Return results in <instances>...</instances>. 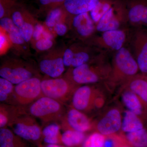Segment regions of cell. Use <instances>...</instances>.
Here are the masks:
<instances>
[{"instance_id": "36", "label": "cell", "mask_w": 147, "mask_h": 147, "mask_svg": "<svg viewBox=\"0 0 147 147\" xmlns=\"http://www.w3.org/2000/svg\"><path fill=\"white\" fill-rule=\"evenodd\" d=\"M54 28L55 32L59 36L65 35L67 32L68 30L66 25L61 22L56 24Z\"/></svg>"}, {"instance_id": "38", "label": "cell", "mask_w": 147, "mask_h": 147, "mask_svg": "<svg viewBox=\"0 0 147 147\" xmlns=\"http://www.w3.org/2000/svg\"><path fill=\"white\" fill-rule=\"evenodd\" d=\"M6 38L5 35L1 33V36H0V48L1 49L4 46L5 42H6Z\"/></svg>"}, {"instance_id": "2", "label": "cell", "mask_w": 147, "mask_h": 147, "mask_svg": "<svg viewBox=\"0 0 147 147\" xmlns=\"http://www.w3.org/2000/svg\"><path fill=\"white\" fill-rule=\"evenodd\" d=\"M139 66L133 54L125 47L116 52L113 59V67L108 78L113 83L126 82L137 75Z\"/></svg>"}, {"instance_id": "37", "label": "cell", "mask_w": 147, "mask_h": 147, "mask_svg": "<svg viewBox=\"0 0 147 147\" xmlns=\"http://www.w3.org/2000/svg\"><path fill=\"white\" fill-rule=\"evenodd\" d=\"M8 122V118L5 113H4L2 110L1 109L0 113V127L3 128Z\"/></svg>"}, {"instance_id": "33", "label": "cell", "mask_w": 147, "mask_h": 147, "mask_svg": "<svg viewBox=\"0 0 147 147\" xmlns=\"http://www.w3.org/2000/svg\"><path fill=\"white\" fill-rule=\"evenodd\" d=\"M53 45V40L42 38L36 42L35 47L39 51H44L49 50Z\"/></svg>"}, {"instance_id": "10", "label": "cell", "mask_w": 147, "mask_h": 147, "mask_svg": "<svg viewBox=\"0 0 147 147\" xmlns=\"http://www.w3.org/2000/svg\"><path fill=\"white\" fill-rule=\"evenodd\" d=\"M0 76L12 84L17 85L33 77V73L31 69L26 65L5 63L1 67Z\"/></svg>"}, {"instance_id": "15", "label": "cell", "mask_w": 147, "mask_h": 147, "mask_svg": "<svg viewBox=\"0 0 147 147\" xmlns=\"http://www.w3.org/2000/svg\"><path fill=\"white\" fill-rule=\"evenodd\" d=\"M94 89L89 86H82L74 92L72 103L74 108L80 111L90 109L94 102Z\"/></svg>"}, {"instance_id": "30", "label": "cell", "mask_w": 147, "mask_h": 147, "mask_svg": "<svg viewBox=\"0 0 147 147\" xmlns=\"http://www.w3.org/2000/svg\"><path fill=\"white\" fill-rule=\"evenodd\" d=\"M32 22H33V21L31 15L30 18L25 22L23 26L19 29L21 34L26 42H30L32 38L34 25Z\"/></svg>"}, {"instance_id": "8", "label": "cell", "mask_w": 147, "mask_h": 147, "mask_svg": "<svg viewBox=\"0 0 147 147\" xmlns=\"http://www.w3.org/2000/svg\"><path fill=\"white\" fill-rule=\"evenodd\" d=\"M41 83L38 78L33 77L16 85L13 92L17 102L26 105L43 96Z\"/></svg>"}, {"instance_id": "41", "label": "cell", "mask_w": 147, "mask_h": 147, "mask_svg": "<svg viewBox=\"0 0 147 147\" xmlns=\"http://www.w3.org/2000/svg\"><path fill=\"white\" fill-rule=\"evenodd\" d=\"M47 147H63L60 146L55 144H49L47 146Z\"/></svg>"}, {"instance_id": "34", "label": "cell", "mask_w": 147, "mask_h": 147, "mask_svg": "<svg viewBox=\"0 0 147 147\" xmlns=\"http://www.w3.org/2000/svg\"><path fill=\"white\" fill-rule=\"evenodd\" d=\"M65 0H39L40 5L49 11L58 7L63 5Z\"/></svg>"}, {"instance_id": "22", "label": "cell", "mask_w": 147, "mask_h": 147, "mask_svg": "<svg viewBox=\"0 0 147 147\" xmlns=\"http://www.w3.org/2000/svg\"><path fill=\"white\" fill-rule=\"evenodd\" d=\"M139 98L133 92L128 90L122 95V100L129 110L138 116L143 113V109Z\"/></svg>"}, {"instance_id": "17", "label": "cell", "mask_w": 147, "mask_h": 147, "mask_svg": "<svg viewBox=\"0 0 147 147\" xmlns=\"http://www.w3.org/2000/svg\"><path fill=\"white\" fill-rule=\"evenodd\" d=\"M101 0H65L63 6L69 14L73 16L90 12Z\"/></svg>"}, {"instance_id": "12", "label": "cell", "mask_w": 147, "mask_h": 147, "mask_svg": "<svg viewBox=\"0 0 147 147\" xmlns=\"http://www.w3.org/2000/svg\"><path fill=\"white\" fill-rule=\"evenodd\" d=\"M71 22L73 29L82 39H90L96 31V25L92 19L89 12L73 16Z\"/></svg>"}, {"instance_id": "9", "label": "cell", "mask_w": 147, "mask_h": 147, "mask_svg": "<svg viewBox=\"0 0 147 147\" xmlns=\"http://www.w3.org/2000/svg\"><path fill=\"white\" fill-rule=\"evenodd\" d=\"M134 56L139 70L143 74H147V33L142 30L134 32L131 41Z\"/></svg>"}, {"instance_id": "4", "label": "cell", "mask_w": 147, "mask_h": 147, "mask_svg": "<svg viewBox=\"0 0 147 147\" xmlns=\"http://www.w3.org/2000/svg\"><path fill=\"white\" fill-rule=\"evenodd\" d=\"M76 84L69 77L45 79L41 81L42 94L59 102H64L71 94Z\"/></svg>"}, {"instance_id": "16", "label": "cell", "mask_w": 147, "mask_h": 147, "mask_svg": "<svg viewBox=\"0 0 147 147\" xmlns=\"http://www.w3.org/2000/svg\"><path fill=\"white\" fill-rule=\"evenodd\" d=\"M63 56L48 57L40 61L39 68L43 73L52 78L60 76L65 69Z\"/></svg>"}, {"instance_id": "13", "label": "cell", "mask_w": 147, "mask_h": 147, "mask_svg": "<svg viewBox=\"0 0 147 147\" xmlns=\"http://www.w3.org/2000/svg\"><path fill=\"white\" fill-rule=\"evenodd\" d=\"M121 116L117 109L108 111L98 123L97 128L99 133L103 135L113 134L121 128Z\"/></svg>"}, {"instance_id": "11", "label": "cell", "mask_w": 147, "mask_h": 147, "mask_svg": "<svg viewBox=\"0 0 147 147\" xmlns=\"http://www.w3.org/2000/svg\"><path fill=\"white\" fill-rule=\"evenodd\" d=\"M128 22L135 26H147V0L126 1Z\"/></svg>"}, {"instance_id": "1", "label": "cell", "mask_w": 147, "mask_h": 147, "mask_svg": "<svg viewBox=\"0 0 147 147\" xmlns=\"http://www.w3.org/2000/svg\"><path fill=\"white\" fill-rule=\"evenodd\" d=\"M106 56L102 52L89 62L74 68L70 78L77 84H95L108 79L112 67L106 61Z\"/></svg>"}, {"instance_id": "19", "label": "cell", "mask_w": 147, "mask_h": 147, "mask_svg": "<svg viewBox=\"0 0 147 147\" xmlns=\"http://www.w3.org/2000/svg\"><path fill=\"white\" fill-rule=\"evenodd\" d=\"M1 28L8 33L10 41L16 45H22L25 40L19 28L13 23L10 16H5L0 20Z\"/></svg>"}, {"instance_id": "5", "label": "cell", "mask_w": 147, "mask_h": 147, "mask_svg": "<svg viewBox=\"0 0 147 147\" xmlns=\"http://www.w3.org/2000/svg\"><path fill=\"white\" fill-rule=\"evenodd\" d=\"M96 47L76 44L65 50L63 61L65 67H75L86 63L103 51Z\"/></svg>"}, {"instance_id": "32", "label": "cell", "mask_w": 147, "mask_h": 147, "mask_svg": "<svg viewBox=\"0 0 147 147\" xmlns=\"http://www.w3.org/2000/svg\"><path fill=\"white\" fill-rule=\"evenodd\" d=\"M59 127L56 124H52L47 125L43 129L42 134L45 138H56L57 137Z\"/></svg>"}, {"instance_id": "20", "label": "cell", "mask_w": 147, "mask_h": 147, "mask_svg": "<svg viewBox=\"0 0 147 147\" xmlns=\"http://www.w3.org/2000/svg\"><path fill=\"white\" fill-rule=\"evenodd\" d=\"M129 89L147 103V76L135 75L125 82Z\"/></svg>"}, {"instance_id": "18", "label": "cell", "mask_w": 147, "mask_h": 147, "mask_svg": "<svg viewBox=\"0 0 147 147\" xmlns=\"http://www.w3.org/2000/svg\"><path fill=\"white\" fill-rule=\"evenodd\" d=\"M67 122L73 130L84 132L90 128V121L81 111L74 108L69 111L67 115Z\"/></svg>"}, {"instance_id": "27", "label": "cell", "mask_w": 147, "mask_h": 147, "mask_svg": "<svg viewBox=\"0 0 147 147\" xmlns=\"http://www.w3.org/2000/svg\"><path fill=\"white\" fill-rule=\"evenodd\" d=\"M0 145L1 147H16L14 135L8 129H0Z\"/></svg>"}, {"instance_id": "28", "label": "cell", "mask_w": 147, "mask_h": 147, "mask_svg": "<svg viewBox=\"0 0 147 147\" xmlns=\"http://www.w3.org/2000/svg\"><path fill=\"white\" fill-rule=\"evenodd\" d=\"M105 142L104 135L100 133H94L86 139L83 147H104Z\"/></svg>"}, {"instance_id": "14", "label": "cell", "mask_w": 147, "mask_h": 147, "mask_svg": "<svg viewBox=\"0 0 147 147\" xmlns=\"http://www.w3.org/2000/svg\"><path fill=\"white\" fill-rule=\"evenodd\" d=\"M12 125L14 133L23 139L37 140L40 137V128L31 119H19L15 121Z\"/></svg>"}, {"instance_id": "7", "label": "cell", "mask_w": 147, "mask_h": 147, "mask_svg": "<svg viewBox=\"0 0 147 147\" xmlns=\"http://www.w3.org/2000/svg\"><path fill=\"white\" fill-rule=\"evenodd\" d=\"M127 38V33L122 29L112 30L102 32L98 36L89 39L91 45L101 50L117 52L124 47Z\"/></svg>"}, {"instance_id": "40", "label": "cell", "mask_w": 147, "mask_h": 147, "mask_svg": "<svg viewBox=\"0 0 147 147\" xmlns=\"http://www.w3.org/2000/svg\"><path fill=\"white\" fill-rule=\"evenodd\" d=\"M113 143L110 141H105L104 143V147H113Z\"/></svg>"}, {"instance_id": "21", "label": "cell", "mask_w": 147, "mask_h": 147, "mask_svg": "<svg viewBox=\"0 0 147 147\" xmlns=\"http://www.w3.org/2000/svg\"><path fill=\"white\" fill-rule=\"evenodd\" d=\"M144 128V125L139 116L129 110L125 112L122 123L123 131L129 133Z\"/></svg>"}, {"instance_id": "3", "label": "cell", "mask_w": 147, "mask_h": 147, "mask_svg": "<svg viewBox=\"0 0 147 147\" xmlns=\"http://www.w3.org/2000/svg\"><path fill=\"white\" fill-rule=\"evenodd\" d=\"M127 22L126 2L117 0L96 24V31L103 32L120 29L122 26Z\"/></svg>"}, {"instance_id": "6", "label": "cell", "mask_w": 147, "mask_h": 147, "mask_svg": "<svg viewBox=\"0 0 147 147\" xmlns=\"http://www.w3.org/2000/svg\"><path fill=\"white\" fill-rule=\"evenodd\" d=\"M29 110L32 115L48 122L59 117L62 113L63 107L61 102L43 96L32 104Z\"/></svg>"}, {"instance_id": "31", "label": "cell", "mask_w": 147, "mask_h": 147, "mask_svg": "<svg viewBox=\"0 0 147 147\" xmlns=\"http://www.w3.org/2000/svg\"><path fill=\"white\" fill-rule=\"evenodd\" d=\"M15 3V0H0V19L10 13Z\"/></svg>"}, {"instance_id": "23", "label": "cell", "mask_w": 147, "mask_h": 147, "mask_svg": "<svg viewBox=\"0 0 147 147\" xmlns=\"http://www.w3.org/2000/svg\"><path fill=\"white\" fill-rule=\"evenodd\" d=\"M69 15H70L66 11L63 5L53 9L49 11L47 14L45 19V25L48 28H54L56 24L61 22L62 19Z\"/></svg>"}, {"instance_id": "39", "label": "cell", "mask_w": 147, "mask_h": 147, "mask_svg": "<svg viewBox=\"0 0 147 147\" xmlns=\"http://www.w3.org/2000/svg\"><path fill=\"white\" fill-rule=\"evenodd\" d=\"M42 38L52 40H53V37L52 35L50 34V33L45 31V30L42 33Z\"/></svg>"}, {"instance_id": "25", "label": "cell", "mask_w": 147, "mask_h": 147, "mask_svg": "<svg viewBox=\"0 0 147 147\" xmlns=\"http://www.w3.org/2000/svg\"><path fill=\"white\" fill-rule=\"evenodd\" d=\"M126 137L134 147H147V131L144 128L127 133Z\"/></svg>"}, {"instance_id": "29", "label": "cell", "mask_w": 147, "mask_h": 147, "mask_svg": "<svg viewBox=\"0 0 147 147\" xmlns=\"http://www.w3.org/2000/svg\"><path fill=\"white\" fill-rule=\"evenodd\" d=\"M14 87L11 82L4 79L0 78V100L5 101L8 98L9 95L13 91Z\"/></svg>"}, {"instance_id": "26", "label": "cell", "mask_w": 147, "mask_h": 147, "mask_svg": "<svg viewBox=\"0 0 147 147\" xmlns=\"http://www.w3.org/2000/svg\"><path fill=\"white\" fill-rule=\"evenodd\" d=\"M85 135L84 132L75 130H68L65 131L62 136V141L66 146H74L80 144L84 141Z\"/></svg>"}, {"instance_id": "24", "label": "cell", "mask_w": 147, "mask_h": 147, "mask_svg": "<svg viewBox=\"0 0 147 147\" xmlns=\"http://www.w3.org/2000/svg\"><path fill=\"white\" fill-rule=\"evenodd\" d=\"M117 1V0H101L96 6L90 11V15L96 25Z\"/></svg>"}, {"instance_id": "35", "label": "cell", "mask_w": 147, "mask_h": 147, "mask_svg": "<svg viewBox=\"0 0 147 147\" xmlns=\"http://www.w3.org/2000/svg\"><path fill=\"white\" fill-rule=\"evenodd\" d=\"M45 30L44 27L41 24L38 23L34 25L32 38L35 42L42 38V33Z\"/></svg>"}]
</instances>
